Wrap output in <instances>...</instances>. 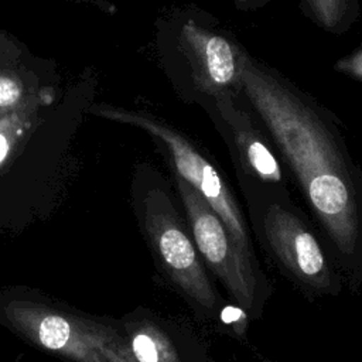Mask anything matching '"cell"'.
I'll return each mask as SVG.
<instances>
[{"label": "cell", "mask_w": 362, "mask_h": 362, "mask_svg": "<svg viewBox=\"0 0 362 362\" xmlns=\"http://www.w3.org/2000/svg\"><path fill=\"white\" fill-rule=\"evenodd\" d=\"M156 45L175 95L201 109L216 96L240 90L246 48L214 14L194 4L157 21Z\"/></svg>", "instance_id": "cell-2"}, {"label": "cell", "mask_w": 362, "mask_h": 362, "mask_svg": "<svg viewBox=\"0 0 362 362\" xmlns=\"http://www.w3.org/2000/svg\"><path fill=\"white\" fill-rule=\"evenodd\" d=\"M55 86L44 65L16 37L0 28V116L30 96Z\"/></svg>", "instance_id": "cell-10"}, {"label": "cell", "mask_w": 362, "mask_h": 362, "mask_svg": "<svg viewBox=\"0 0 362 362\" xmlns=\"http://www.w3.org/2000/svg\"><path fill=\"white\" fill-rule=\"evenodd\" d=\"M263 362H274V361H272V359H264Z\"/></svg>", "instance_id": "cell-16"}, {"label": "cell", "mask_w": 362, "mask_h": 362, "mask_svg": "<svg viewBox=\"0 0 362 362\" xmlns=\"http://www.w3.org/2000/svg\"><path fill=\"white\" fill-rule=\"evenodd\" d=\"M334 71L352 78L354 81L362 82V47L339 58L334 64Z\"/></svg>", "instance_id": "cell-13"}, {"label": "cell", "mask_w": 362, "mask_h": 362, "mask_svg": "<svg viewBox=\"0 0 362 362\" xmlns=\"http://www.w3.org/2000/svg\"><path fill=\"white\" fill-rule=\"evenodd\" d=\"M240 90L307 204L345 286L362 287V167L334 112L277 68L243 57Z\"/></svg>", "instance_id": "cell-1"}, {"label": "cell", "mask_w": 362, "mask_h": 362, "mask_svg": "<svg viewBox=\"0 0 362 362\" xmlns=\"http://www.w3.org/2000/svg\"><path fill=\"white\" fill-rule=\"evenodd\" d=\"M134 202L144 238L163 279L204 324L222 327L228 305L205 267L170 184L156 171L143 173Z\"/></svg>", "instance_id": "cell-4"}, {"label": "cell", "mask_w": 362, "mask_h": 362, "mask_svg": "<svg viewBox=\"0 0 362 362\" xmlns=\"http://www.w3.org/2000/svg\"><path fill=\"white\" fill-rule=\"evenodd\" d=\"M202 110L228 148L239 185L290 189L286 168L242 90L216 96Z\"/></svg>", "instance_id": "cell-8"}, {"label": "cell", "mask_w": 362, "mask_h": 362, "mask_svg": "<svg viewBox=\"0 0 362 362\" xmlns=\"http://www.w3.org/2000/svg\"><path fill=\"white\" fill-rule=\"evenodd\" d=\"M7 322L37 346L74 362H134L123 331L41 303L14 300L4 307Z\"/></svg>", "instance_id": "cell-7"}, {"label": "cell", "mask_w": 362, "mask_h": 362, "mask_svg": "<svg viewBox=\"0 0 362 362\" xmlns=\"http://www.w3.org/2000/svg\"><path fill=\"white\" fill-rule=\"evenodd\" d=\"M250 232L274 267L310 301L337 297L342 273L308 215L290 189L240 184Z\"/></svg>", "instance_id": "cell-3"}, {"label": "cell", "mask_w": 362, "mask_h": 362, "mask_svg": "<svg viewBox=\"0 0 362 362\" xmlns=\"http://www.w3.org/2000/svg\"><path fill=\"white\" fill-rule=\"evenodd\" d=\"M182 214L199 256L232 303L249 321L262 318L272 296V284L259 260L249 257L215 211L180 177L173 175Z\"/></svg>", "instance_id": "cell-6"}, {"label": "cell", "mask_w": 362, "mask_h": 362, "mask_svg": "<svg viewBox=\"0 0 362 362\" xmlns=\"http://www.w3.org/2000/svg\"><path fill=\"white\" fill-rule=\"evenodd\" d=\"M55 95V86H49L0 116V171L28 137L40 120L41 110L54 102Z\"/></svg>", "instance_id": "cell-11"}, {"label": "cell", "mask_w": 362, "mask_h": 362, "mask_svg": "<svg viewBox=\"0 0 362 362\" xmlns=\"http://www.w3.org/2000/svg\"><path fill=\"white\" fill-rule=\"evenodd\" d=\"M90 113L139 127L150 134L161 148L173 175L185 181L215 211L249 257L259 260L247 219L223 173L208 151L175 126L144 110L93 105Z\"/></svg>", "instance_id": "cell-5"}, {"label": "cell", "mask_w": 362, "mask_h": 362, "mask_svg": "<svg viewBox=\"0 0 362 362\" xmlns=\"http://www.w3.org/2000/svg\"><path fill=\"white\" fill-rule=\"evenodd\" d=\"M303 16L315 27L334 35L346 34L359 20V0H300Z\"/></svg>", "instance_id": "cell-12"}, {"label": "cell", "mask_w": 362, "mask_h": 362, "mask_svg": "<svg viewBox=\"0 0 362 362\" xmlns=\"http://www.w3.org/2000/svg\"><path fill=\"white\" fill-rule=\"evenodd\" d=\"M134 362H214L206 341L184 321L137 313L123 329Z\"/></svg>", "instance_id": "cell-9"}, {"label": "cell", "mask_w": 362, "mask_h": 362, "mask_svg": "<svg viewBox=\"0 0 362 362\" xmlns=\"http://www.w3.org/2000/svg\"><path fill=\"white\" fill-rule=\"evenodd\" d=\"M272 0H232L233 7L238 11L249 13V11H257L263 8L266 4H269Z\"/></svg>", "instance_id": "cell-14"}, {"label": "cell", "mask_w": 362, "mask_h": 362, "mask_svg": "<svg viewBox=\"0 0 362 362\" xmlns=\"http://www.w3.org/2000/svg\"><path fill=\"white\" fill-rule=\"evenodd\" d=\"M76 1H85V3H90V4H96V6H99L100 8H103V7L106 6V7H109V8L112 10V6H110L109 3H106V1H100V0H76Z\"/></svg>", "instance_id": "cell-15"}]
</instances>
